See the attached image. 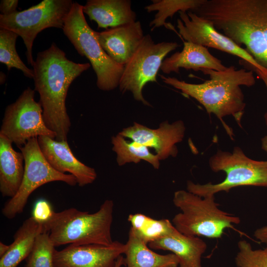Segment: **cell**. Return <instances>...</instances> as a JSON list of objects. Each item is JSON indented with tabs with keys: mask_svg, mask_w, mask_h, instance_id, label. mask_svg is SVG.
I'll return each mask as SVG.
<instances>
[{
	"mask_svg": "<svg viewBox=\"0 0 267 267\" xmlns=\"http://www.w3.org/2000/svg\"><path fill=\"white\" fill-rule=\"evenodd\" d=\"M237 245L238 251L235 258L237 267H267V246L254 250L244 240H240Z\"/></svg>",
	"mask_w": 267,
	"mask_h": 267,
	"instance_id": "83f0119b",
	"label": "cell"
},
{
	"mask_svg": "<svg viewBox=\"0 0 267 267\" xmlns=\"http://www.w3.org/2000/svg\"><path fill=\"white\" fill-rule=\"evenodd\" d=\"M114 202L106 200L95 213L70 208L53 211L44 223L45 230L55 247L66 244L110 245L113 242L111 226Z\"/></svg>",
	"mask_w": 267,
	"mask_h": 267,
	"instance_id": "277c9868",
	"label": "cell"
},
{
	"mask_svg": "<svg viewBox=\"0 0 267 267\" xmlns=\"http://www.w3.org/2000/svg\"><path fill=\"white\" fill-rule=\"evenodd\" d=\"M173 201L181 212L174 217L172 222L179 232L187 235L219 238L224 229H233V225L241 222L239 217L221 210L215 196L202 197L179 190L174 193Z\"/></svg>",
	"mask_w": 267,
	"mask_h": 267,
	"instance_id": "5b68a950",
	"label": "cell"
},
{
	"mask_svg": "<svg viewBox=\"0 0 267 267\" xmlns=\"http://www.w3.org/2000/svg\"><path fill=\"white\" fill-rule=\"evenodd\" d=\"M226 68L221 60L210 52L207 47L184 41L182 50L165 58L160 70L169 74L172 72L179 73L180 68L197 71L203 69L222 71Z\"/></svg>",
	"mask_w": 267,
	"mask_h": 267,
	"instance_id": "ac0fdd59",
	"label": "cell"
},
{
	"mask_svg": "<svg viewBox=\"0 0 267 267\" xmlns=\"http://www.w3.org/2000/svg\"><path fill=\"white\" fill-rule=\"evenodd\" d=\"M254 236L261 242L267 246V225L257 229L254 233Z\"/></svg>",
	"mask_w": 267,
	"mask_h": 267,
	"instance_id": "4dcf8cb0",
	"label": "cell"
},
{
	"mask_svg": "<svg viewBox=\"0 0 267 267\" xmlns=\"http://www.w3.org/2000/svg\"><path fill=\"white\" fill-rule=\"evenodd\" d=\"M178 13L179 18L177 19V27L179 35L186 42L236 56L255 70L267 73L244 48L219 32L208 20L191 11Z\"/></svg>",
	"mask_w": 267,
	"mask_h": 267,
	"instance_id": "7c38bea8",
	"label": "cell"
},
{
	"mask_svg": "<svg viewBox=\"0 0 267 267\" xmlns=\"http://www.w3.org/2000/svg\"><path fill=\"white\" fill-rule=\"evenodd\" d=\"M24 173V157L15 151L12 142L0 134V191L3 197H13L18 191Z\"/></svg>",
	"mask_w": 267,
	"mask_h": 267,
	"instance_id": "ffe728a7",
	"label": "cell"
},
{
	"mask_svg": "<svg viewBox=\"0 0 267 267\" xmlns=\"http://www.w3.org/2000/svg\"><path fill=\"white\" fill-rule=\"evenodd\" d=\"M55 247L47 232L40 233L36 237L24 267H54Z\"/></svg>",
	"mask_w": 267,
	"mask_h": 267,
	"instance_id": "4316f807",
	"label": "cell"
},
{
	"mask_svg": "<svg viewBox=\"0 0 267 267\" xmlns=\"http://www.w3.org/2000/svg\"><path fill=\"white\" fill-rule=\"evenodd\" d=\"M111 142L112 150L117 155L116 160L119 166L131 162L137 163L144 160L154 169H159L160 160L157 155L150 151L148 147L133 141L129 142L119 134L112 137Z\"/></svg>",
	"mask_w": 267,
	"mask_h": 267,
	"instance_id": "603a6c76",
	"label": "cell"
},
{
	"mask_svg": "<svg viewBox=\"0 0 267 267\" xmlns=\"http://www.w3.org/2000/svg\"><path fill=\"white\" fill-rule=\"evenodd\" d=\"M148 246L175 254L179 260V267H202L201 258L207 248L206 242L199 237L184 234L177 229L149 243Z\"/></svg>",
	"mask_w": 267,
	"mask_h": 267,
	"instance_id": "e0dca14e",
	"label": "cell"
},
{
	"mask_svg": "<svg viewBox=\"0 0 267 267\" xmlns=\"http://www.w3.org/2000/svg\"><path fill=\"white\" fill-rule=\"evenodd\" d=\"M261 144L262 149L267 152V135L262 138Z\"/></svg>",
	"mask_w": 267,
	"mask_h": 267,
	"instance_id": "e575fe53",
	"label": "cell"
},
{
	"mask_svg": "<svg viewBox=\"0 0 267 267\" xmlns=\"http://www.w3.org/2000/svg\"><path fill=\"white\" fill-rule=\"evenodd\" d=\"M209 163L213 172H224L225 179L216 184L210 182L201 184L188 180V191L205 197L221 191L227 192L238 186L267 187V161L251 159L239 147H235L231 152L219 150L210 157Z\"/></svg>",
	"mask_w": 267,
	"mask_h": 267,
	"instance_id": "52a82bcc",
	"label": "cell"
},
{
	"mask_svg": "<svg viewBox=\"0 0 267 267\" xmlns=\"http://www.w3.org/2000/svg\"><path fill=\"white\" fill-rule=\"evenodd\" d=\"M73 3L71 0H44L21 11L0 14V28L12 31L22 39L27 62L33 67L32 47L37 36L46 28L63 29Z\"/></svg>",
	"mask_w": 267,
	"mask_h": 267,
	"instance_id": "ba28073f",
	"label": "cell"
},
{
	"mask_svg": "<svg viewBox=\"0 0 267 267\" xmlns=\"http://www.w3.org/2000/svg\"><path fill=\"white\" fill-rule=\"evenodd\" d=\"M83 9V5L74 2L65 19L63 33L78 53L89 61L98 89H114L119 86L124 66L115 62L104 50L97 40V32L88 24Z\"/></svg>",
	"mask_w": 267,
	"mask_h": 267,
	"instance_id": "8992f818",
	"label": "cell"
},
{
	"mask_svg": "<svg viewBox=\"0 0 267 267\" xmlns=\"http://www.w3.org/2000/svg\"><path fill=\"white\" fill-rule=\"evenodd\" d=\"M19 148L24 157V173L17 193L2 209V214L8 219L23 212L29 196L40 186L53 181H62L71 186L77 184L74 176L61 173L49 164L40 149L37 137L30 139Z\"/></svg>",
	"mask_w": 267,
	"mask_h": 267,
	"instance_id": "9c48e42d",
	"label": "cell"
},
{
	"mask_svg": "<svg viewBox=\"0 0 267 267\" xmlns=\"http://www.w3.org/2000/svg\"><path fill=\"white\" fill-rule=\"evenodd\" d=\"M83 10L98 28H112L136 21L130 0H88Z\"/></svg>",
	"mask_w": 267,
	"mask_h": 267,
	"instance_id": "d6986e66",
	"label": "cell"
},
{
	"mask_svg": "<svg viewBox=\"0 0 267 267\" xmlns=\"http://www.w3.org/2000/svg\"><path fill=\"white\" fill-rule=\"evenodd\" d=\"M256 72L258 74L260 78L264 82L267 89V73H263L258 70H255ZM265 123L267 127V112L264 115Z\"/></svg>",
	"mask_w": 267,
	"mask_h": 267,
	"instance_id": "1f68e13d",
	"label": "cell"
},
{
	"mask_svg": "<svg viewBox=\"0 0 267 267\" xmlns=\"http://www.w3.org/2000/svg\"><path fill=\"white\" fill-rule=\"evenodd\" d=\"M193 12L244 46L267 72V0H205Z\"/></svg>",
	"mask_w": 267,
	"mask_h": 267,
	"instance_id": "7a4b0ae2",
	"label": "cell"
},
{
	"mask_svg": "<svg viewBox=\"0 0 267 267\" xmlns=\"http://www.w3.org/2000/svg\"><path fill=\"white\" fill-rule=\"evenodd\" d=\"M126 249L125 266L126 267H178L179 260L173 253L159 254L139 238L131 228Z\"/></svg>",
	"mask_w": 267,
	"mask_h": 267,
	"instance_id": "44dd1931",
	"label": "cell"
},
{
	"mask_svg": "<svg viewBox=\"0 0 267 267\" xmlns=\"http://www.w3.org/2000/svg\"><path fill=\"white\" fill-rule=\"evenodd\" d=\"M123 266H125V259L121 255L117 259L115 267H122Z\"/></svg>",
	"mask_w": 267,
	"mask_h": 267,
	"instance_id": "836d02e7",
	"label": "cell"
},
{
	"mask_svg": "<svg viewBox=\"0 0 267 267\" xmlns=\"http://www.w3.org/2000/svg\"><path fill=\"white\" fill-rule=\"evenodd\" d=\"M35 90L26 89L16 100L5 108L0 134L7 137L18 148L30 139L46 136L55 139L56 134L46 126L43 111L35 98Z\"/></svg>",
	"mask_w": 267,
	"mask_h": 267,
	"instance_id": "8fae6325",
	"label": "cell"
},
{
	"mask_svg": "<svg viewBox=\"0 0 267 267\" xmlns=\"http://www.w3.org/2000/svg\"><path fill=\"white\" fill-rule=\"evenodd\" d=\"M128 220L135 234L148 245L176 229L168 219L156 220L141 213L130 214Z\"/></svg>",
	"mask_w": 267,
	"mask_h": 267,
	"instance_id": "cb8c5ba5",
	"label": "cell"
},
{
	"mask_svg": "<svg viewBox=\"0 0 267 267\" xmlns=\"http://www.w3.org/2000/svg\"><path fill=\"white\" fill-rule=\"evenodd\" d=\"M10 248V244L6 245L0 242V257L1 258L8 251Z\"/></svg>",
	"mask_w": 267,
	"mask_h": 267,
	"instance_id": "d6a6232c",
	"label": "cell"
},
{
	"mask_svg": "<svg viewBox=\"0 0 267 267\" xmlns=\"http://www.w3.org/2000/svg\"><path fill=\"white\" fill-rule=\"evenodd\" d=\"M18 35L7 29H0V62L4 64L8 70L18 69L30 79L34 77L33 70L29 68L20 59L16 49Z\"/></svg>",
	"mask_w": 267,
	"mask_h": 267,
	"instance_id": "484cf974",
	"label": "cell"
},
{
	"mask_svg": "<svg viewBox=\"0 0 267 267\" xmlns=\"http://www.w3.org/2000/svg\"><path fill=\"white\" fill-rule=\"evenodd\" d=\"M201 71L210 79L201 84H191L175 77L160 76L164 83L196 99L209 114H215L222 121L227 116H233L241 126L246 106L240 87H250L256 83L252 70L237 69L232 65L222 71L203 69Z\"/></svg>",
	"mask_w": 267,
	"mask_h": 267,
	"instance_id": "3957f363",
	"label": "cell"
},
{
	"mask_svg": "<svg viewBox=\"0 0 267 267\" xmlns=\"http://www.w3.org/2000/svg\"><path fill=\"white\" fill-rule=\"evenodd\" d=\"M205 0H153L152 3L144 8L148 12L157 11L149 26L151 31L164 26L169 17L171 18L177 12H193L200 7Z\"/></svg>",
	"mask_w": 267,
	"mask_h": 267,
	"instance_id": "d4e9b609",
	"label": "cell"
},
{
	"mask_svg": "<svg viewBox=\"0 0 267 267\" xmlns=\"http://www.w3.org/2000/svg\"><path fill=\"white\" fill-rule=\"evenodd\" d=\"M96 36L106 53L122 66L131 58L144 36L139 21L97 32Z\"/></svg>",
	"mask_w": 267,
	"mask_h": 267,
	"instance_id": "2e32d148",
	"label": "cell"
},
{
	"mask_svg": "<svg viewBox=\"0 0 267 267\" xmlns=\"http://www.w3.org/2000/svg\"><path fill=\"white\" fill-rule=\"evenodd\" d=\"M18 0H2L0 3V11L2 15H9L17 11Z\"/></svg>",
	"mask_w": 267,
	"mask_h": 267,
	"instance_id": "f546056e",
	"label": "cell"
},
{
	"mask_svg": "<svg viewBox=\"0 0 267 267\" xmlns=\"http://www.w3.org/2000/svg\"><path fill=\"white\" fill-rule=\"evenodd\" d=\"M126 249V244L117 240L108 245L69 244L61 250L55 249L53 267H115Z\"/></svg>",
	"mask_w": 267,
	"mask_h": 267,
	"instance_id": "4fadbf2b",
	"label": "cell"
},
{
	"mask_svg": "<svg viewBox=\"0 0 267 267\" xmlns=\"http://www.w3.org/2000/svg\"><path fill=\"white\" fill-rule=\"evenodd\" d=\"M185 127L182 121L172 124L162 122L159 127L152 129L136 122L124 129L119 134L132 141L154 149L160 160L170 156L176 157L178 153L176 144L184 136Z\"/></svg>",
	"mask_w": 267,
	"mask_h": 267,
	"instance_id": "5bb4252c",
	"label": "cell"
},
{
	"mask_svg": "<svg viewBox=\"0 0 267 267\" xmlns=\"http://www.w3.org/2000/svg\"><path fill=\"white\" fill-rule=\"evenodd\" d=\"M40 149L49 164L56 171L75 177L79 186L92 183L96 178L94 169L79 160L66 141H58L46 136L37 137Z\"/></svg>",
	"mask_w": 267,
	"mask_h": 267,
	"instance_id": "9a60e30c",
	"label": "cell"
},
{
	"mask_svg": "<svg viewBox=\"0 0 267 267\" xmlns=\"http://www.w3.org/2000/svg\"><path fill=\"white\" fill-rule=\"evenodd\" d=\"M90 67L89 63H78L68 59L54 43L37 53L33 66L34 90L40 95L45 124L56 134V140H67L71 125L66 107L69 88Z\"/></svg>",
	"mask_w": 267,
	"mask_h": 267,
	"instance_id": "6da1fadb",
	"label": "cell"
},
{
	"mask_svg": "<svg viewBox=\"0 0 267 267\" xmlns=\"http://www.w3.org/2000/svg\"><path fill=\"white\" fill-rule=\"evenodd\" d=\"M44 231V223L32 216L26 220L14 234L8 251L0 258V267H17L28 257L37 236Z\"/></svg>",
	"mask_w": 267,
	"mask_h": 267,
	"instance_id": "7402d4cb",
	"label": "cell"
},
{
	"mask_svg": "<svg viewBox=\"0 0 267 267\" xmlns=\"http://www.w3.org/2000/svg\"><path fill=\"white\" fill-rule=\"evenodd\" d=\"M179 46L174 42L155 44L149 34L144 35L135 52L124 66L119 82L123 93L131 91L134 98L150 106L142 95V89L148 82H157V75L165 57Z\"/></svg>",
	"mask_w": 267,
	"mask_h": 267,
	"instance_id": "30bf717a",
	"label": "cell"
},
{
	"mask_svg": "<svg viewBox=\"0 0 267 267\" xmlns=\"http://www.w3.org/2000/svg\"><path fill=\"white\" fill-rule=\"evenodd\" d=\"M53 212L50 204L47 201L41 199L36 203L32 217L37 221L44 223L49 220Z\"/></svg>",
	"mask_w": 267,
	"mask_h": 267,
	"instance_id": "f1b7e54d",
	"label": "cell"
}]
</instances>
